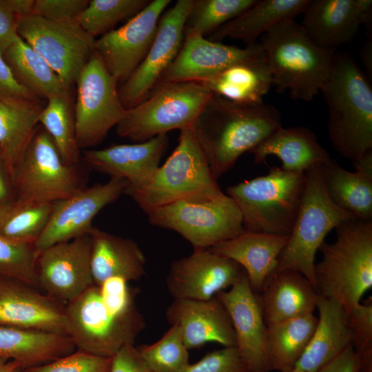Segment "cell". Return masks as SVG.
Instances as JSON below:
<instances>
[{"label":"cell","mask_w":372,"mask_h":372,"mask_svg":"<svg viewBox=\"0 0 372 372\" xmlns=\"http://www.w3.org/2000/svg\"><path fill=\"white\" fill-rule=\"evenodd\" d=\"M128 282L119 277L108 278L65 304L66 333L76 349L112 358L123 347L134 345L145 323L136 307V291Z\"/></svg>","instance_id":"6da1fadb"},{"label":"cell","mask_w":372,"mask_h":372,"mask_svg":"<svg viewBox=\"0 0 372 372\" xmlns=\"http://www.w3.org/2000/svg\"><path fill=\"white\" fill-rule=\"evenodd\" d=\"M281 127L280 113L271 105L239 103L213 94L192 128L217 179Z\"/></svg>","instance_id":"7a4b0ae2"},{"label":"cell","mask_w":372,"mask_h":372,"mask_svg":"<svg viewBox=\"0 0 372 372\" xmlns=\"http://www.w3.org/2000/svg\"><path fill=\"white\" fill-rule=\"evenodd\" d=\"M320 92L328 107V133L333 148L351 161L372 150V87L350 54L335 53Z\"/></svg>","instance_id":"3957f363"},{"label":"cell","mask_w":372,"mask_h":372,"mask_svg":"<svg viewBox=\"0 0 372 372\" xmlns=\"http://www.w3.org/2000/svg\"><path fill=\"white\" fill-rule=\"evenodd\" d=\"M335 229V240L319 249L322 258L315 264L314 287L347 313L372 287V221L351 220Z\"/></svg>","instance_id":"277c9868"},{"label":"cell","mask_w":372,"mask_h":372,"mask_svg":"<svg viewBox=\"0 0 372 372\" xmlns=\"http://www.w3.org/2000/svg\"><path fill=\"white\" fill-rule=\"evenodd\" d=\"M272 77V86L291 99L311 101L321 90L331 70L335 52L322 49L295 20L282 21L259 41Z\"/></svg>","instance_id":"5b68a950"},{"label":"cell","mask_w":372,"mask_h":372,"mask_svg":"<svg viewBox=\"0 0 372 372\" xmlns=\"http://www.w3.org/2000/svg\"><path fill=\"white\" fill-rule=\"evenodd\" d=\"M124 193L146 214L179 201L207 202L225 195L192 126L180 130L176 147L150 178Z\"/></svg>","instance_id":"8992f818"},{"label":"cell","mask_w":372,"mask_h":372,"mask_svg":"<svg viewBox=\"0 0 372 372\" xmlns=\"http://www.w3.org/2000/svg\"><path fill=\"white\" fill-rule=\"evenodd\" d=\"M322 165L316 164L304 172V186L298 212L273 271H296L313 286L316 254L325 237L344 223L357 219L335 205L329 196L323 180Z\"/></svg>","instance_id":"52a82bcc"},{"label":"cell","mask_w":372,"mask_h":372,"mask_svg":"<svg viewBox=\"0 0 372 372\" xmlns=\"http://www.w3.org/2000/svg\"><path fill=\"white\" fill-rule=\"evenodd\" d=\"M305 180L304 172L273 167L263 176L227 189L238 207L245 231L289 236L296 220Z\"/></svg>","instance_id":"ba28073f"},{"label":"cell","mask_w":372,"mask_h":372,"mask_svg":"<svg viewBox=\"0 0 372 372\" xmlns=\"http://www.w3.org/2000/svg\"><path fill=\"white\" fill-rule=\"evenodd\" d=\"M212 94L198 82L158 84L143 101L125 110L116 134L141 143L191 127Z\"/></svg>","instance_id":"9c48e42d"},{"label":"cell","mask_w":372,"mask_h":372,"mask_svg":"<svg viewBox=\"0 0 372 372\" xmlns=\"http://www.w3.org/2000/svg\"><path fill=\"white\" fill-rule=\"evenodd\" d=\"M16 200L50 203L83 187L79 165L67 164L46 131L39 125L14 173Z\"/></svg>","instance_id":"30bf717a"},{"label":"cell","mask_w":372,"mask_h":372,"mask_svg":"<svg viewBox=\"0 0 372 372\" xmlns=\"http://www.w3.org/2000/svg\"><path fill=\"white\" fill-rule=\"evenodd\" d=\"M147 214L152 225L177 232L194 249H210L245 231L241 214L227 194L207 202L179 201Z\"/></svg>","instance_id":"8fae6325"},{"label":"cell","mask_w":372,"mask_h":372,"mask_svg":"<svg viewBox=\"0 0 372 372\" xmlns=\"http://www.w3.org/2000/svg\"><path fill=\"white\" fill-rule=\"evenodd\" d=\"M17 33L71 88L95 52L96 39L76 19L50 20L34 14L17 19Z\"/></svg>","instance_id":"7c38bea8"},{"label":"cell","mask_w":372,"mask_h":372,"mask_svg":"<svg viewBox=\"0 0 372 372\" xmlns=\"http://www.w3.org/2000/svg\"><path fill=\"white\" fill-rule=\"evenodd\" d=\"M74 104L76 139L80 149L99 144L124 116L118 83L94 52L76 83Z\"/></svg>","instance_id":"4fadbf2b"},{"label":"cell","mask_w":372,"mask_h":372,"mask_svg":"<svg viewBox=\"0 0 372 372\" xmlns=\"http://www.w3.org/2000/svg\"><path fill=\"white\" fill-rule=\"evenodd\" d=\"M194 0H178L161 16L154 41L145 57L118 87L125 110L143 101L157 85L163 73L178 53L186 19Z\"/></svg>","instance_id":"5bb4252c"},{"label":"cell","mask_w":372,"mask_h":372,"mask_svg":"<svg viewBox=\"0 0 372 372\" xmlns=\"http://www.w3.org/2000/svg\"><path fill=\"white\" fill-rule=\"evenodd\" d=\"M127 186L125 180L110 178L105 183L84 186L70 196L53 203L48 223L34 244L37 252L88 235L94 227L95 216L117 200Z\"/></svg>","instance_id":"9a60e30c"},{"label":"cell","mask_w":372,"mask_h":372,"mask_svg":"<svg viewBox=\"0 0 372 372\" xmlns=\"http://www.w3.org/2000/svg\"><path fill=\"white\" fill-rule=\"evenodd\" d=\"M170 0L150 1L121 27L95 41V52L109 73L122 84L145 57L162 13Z\"/></svg>","instance_id":"2e32d148"},{"label":"cell","mask_w":372,"mask_h":372,"mask_svg":"<svg viewBox=\"0 0 372 372\" xmlns=\"http://www.w3.org/2000/svg\"><path fill=\"white\" fill-rule=\"evenodd\" d=\"M88 235L50 246L39 253L37 271L39 289L64 304L94 284Z\"/></svg>","instance_id":"e0dca14e"},{"label":"cell","mask_w":372,"mask_h":372,"mask_svg":"<svg viewBox=\"0 0 372 372\" xmlns=\"http://www.w3.org/2000/svg\"><path fill=\"white\" fill-rule=\"evenodd\" d=\"M243 271L236 262L209 249H194L172 262L166 285L174 299L206 300L231 287Z\"/></svg>","instance_id":"ac0fdd59"},{"label":"cell","mask_w":372,"mask_h":372,"mask_svg":"<svg viewBox=\"0 0 372 372\" xmlns=\"http://www.w3.org/2000/svg\"><path fill=\"white\" fill-rule=\"evenodd\" d=\"M264 55L258 41L240 48L206 39L200 35L188 36L184 37L178 53L164 71L157 85L201 82L233 65Z\"/></svg>","instance_id":"d6986e66"},{"label":"cell","mask_w":372,"mask_h":372,"mask_svg":"<svg viewBox=\"0 0 372 372\" xmlns=\"http://www.w3.org/2000/svg\"><path fill=\"white\" fill-rule=\"evenodd\" d=\"M216 296L229 314L235 347L249 371H270L265 349L267 324L258 294L251 289L245 271L237 282Z\"/></svg>","instance_id":"ffe728a7"},{"label":"cell","mask_w":372,"mask_h":372,"mask_svg":"<svg viewBox=\"0 0 372 372\" xmlns=\"http://www.w3.org/2000/svg\"><path fill=\"white\" fill-rule=\"evenodd\" d=\"M22 281L0 277V326L67 335L65 304Z\"/></svg>","instance_id":"44dd1931"},{"label":"cell","mask_w":372,"mask_h":372,"mask_svg":"<svg viewBox=\"0 0 372 372\" xmlns=\"http://www.w3.org/2000/svg\"><path fill=\"white\" fill-rule=\"evenodd\" d=\"M165 317L171 325L180 329L188 349L209 342L236 347L230 318L216 296L206 300L174 299L166 309Z\"/></svg>","instance_id":"7402d4cb"},{"label":"cell","mask_w":372,"mask_h":372,"mask_svg":"<svg viewBox=\"0 0 372 372\" xmlns=\"http://www.w3.org/2000/svg\"><path fill=\"white\" fill-rule=\"evenodd\" d=\"M168 142L167 134H161L141 143L84 149L82 158L95 170L110 178L125 180L126 189L134 188L146 181L158 168Z\"/></svg>","instance_id":"603a6c76"},{"label":"cell","mask_w":372,"mask_h":372,"mask_svg":"<svg viewBox=\"0 0 372 372\" xmlns=\"http://www.w3.org/2000/svg\"><path fill=\"white\" fill-rule=\"evenodd\" d=\"M301 26L320 48L335 52L352 41L361 25L357 0H309Z\"/></svg>","instance_id":"cb8c5ba5"},{"label":"cell","mask_w":372,"mask_h":372,"mask_svg":"<svg viewBox=\"0 0 372 372\" xmlns=\"http://www.w3.org/2000/svg\"><path fill=\"white\" fill-rule=\"evenodd\" d=\"M288 238L245 230L209 249L238 264L245 271L251 289L259 294L275 270Z\"/></svg>","instance_id":"d4e9b609"},{"label":"cell","mask_w":372,"mask_h":372,"mask_svg":"<svg viewBox=\"0 0 372 372\" xmlns=\"http://www.w3.org/2000/svg\"><path fill=\"white\" fill-rule=\"evenodd\" d=\"M258 296L268 325L313 313L318 293L300 273L286 269L273 272Z\"/></svg>","instance_id":"484cf974"},{"label":"cell","mask_w":372,"mask_h":372,"mask_svg":"<svg viewBox=\"0 0 372 372\" xmlns=\"http://www.w3.org/2000/svg\"><path fill=\"white\" fill-rule=\"evenodd\" d=\"M94 284L112 277L138 280L145 273V256L133 240L93 227L89 234Z\"/></svg>","instance_id":"4316f807"},{"label":"cell","mask_w":372,"mask_h":372,"mask_svg":"<svg viewBox=\"0 0 372 372\" xmlns=\"http://www.w3.org/2000/svg\"><path fill=\"white\" fill-rule=\"evenodd\" d=\"M318 322L313 335L293 369L318 372L352 345L347 314L335 300L318 295Z\"/></svg>","instance_id":"83f0119b"},{"label":"cell","mask_w":372,"mask_h":372,"mask_svg":"<svg viewBox=\"0 0 372 372\" xmlns=\"http://www.w3.org/2000/svg\"><path fill=\"white\" fill-rule=\"evenodd\" d=\"M250 153L254 155L255 164L265 162L268 156L273 155L281 161L282 169L294 172H304L316 164L324 165L332 160L315 134L300 126H282Z\"/></svg>","instance_id":"f1b7e54d"},{"label":"cell","mask_w":372,"mask_h":372,"mask_svg":"<svg viewBox=\"0 0 372 372\" xmlns=\"http://www.w3.org/2000/svg\"><path fill=\"white\" fill-rule=\"evenodd\" d=\"M39 99L0 96V155L13 176L39 125Z\"/></svg>","instance_id":"f546056e"},{"label":"cell","mask_w":372,"mask_h":372,"mask_svg":"<svg viewBox=\"0 0 372 372\" xmlns=\"http://www.w3.org/2000/svg\"><path fill=\"white\" fill-rule=\"evenodd\" d=\"M75 350L67 335L0 326V355L17 362L22 369L46 364Z\"/></svg>","instance_id":"4dcf8cb0"},{"label":"cell","mask_w":372,"mask_h":372,"mask_svg":"<svg viewBox=\"0 0 372 372\" xmlns=\"http://www.w3.org/2000/svg\"><path fill=\"white\" fill-rule=\"evenodd\" d=\"M309 0H262L256 2L245 12L213 32L209 40L221 42L226 38L239 39L247 45L275 25L295 20L302 14Z\"/></svg>","instance_id":"1f68e13d"},{"label":"cell","mask_w":372,"mask_h":372,"mask_svg":"<svg viewBox=\"0 0 372 372\" xmlns=\"http://www.w3.org/2000/svg\"><path fill=\"white\" fill-rule=\"evenodd\" d=\"M213 94L243 104L262 103L272 86V77L264 56L233 65L205 81L198 82Z\"/></svg>","instance_id":"d6a6232c"},{"label":"cell","mask_w":372,"mask_h":372,"mask_svg":"<svg viewBox=\"0 0 372 372\" xmlns=\"http://www.w3.org/2000/svg\"><path fill=\"white\" fill-rule=\"evenodd\" d=\"M313 313L267 325L266 355L269 370L290 372L305 351L316 329Z\"/></svg>","instance_id":"836d02e7"},{"label":"cell","mask_w":372,"mask_h":372,"mask_svg":"<svg viewBox=\"0 0 372 372\" xmlns=\"http://www.w3.org/2000/svg\"><path fill=\"white\" fill-rule=\"evenodd\" d=\"M3 55L17 82L39 99H47L71 89L19 36Z\"/></svg>","instance_id":"e575fe53"},{"label":"cell","mask_w":372,"mask_h":372,"mask_svg":"<svg viewBox=\"0 0 372 372\" xmlns=\"http://www.w3.org/2000/svg\"><path fill=\"white\" fill-rule=\"evenodd\" d=\"M327 192L333 202L358 220L372 218V176L344 169L331 160L322 165Z\"/></svg>","instance_id":"d590c367"},{"label":"cell","mask_w":372,"mask_h":372,"mask_svg":"<svg viewBox=\"0 0 372 372\" xmlns=\"http://www.w3.org/2000/svg\"><path fill=\"white\" fill-rule=\"evenodd\" d=\"M39 116V123L49 134L62 159L78 165L81 159L75 132L74 105L70 89L50 96Z\"/></svg>","instance_id":"8d00e7d4"},{"label":"cell","mask_w":372,"mask_h":372,"mask_svg":"<svg viewBox=\"0 0 372 372\" xmlns=\"http://www.w3.org/2000/svg\"><path fill=\"white\" fill-rule=\"evenodd\" d=\"M52 204L15 200L0 208V236L34 245L45 229Z\"/></svg>","instance_id":"74e56055"},{"label":"cell","mask_w":372,"mask_h":372,"mask_svg":"<svg viewBox=\"0 0 372 372\" xmlns=\"http://www.w3.org/2000/svg\"><path fill=\"white\" fill-rule=\"evenodd\" d=\"M147 0H91L76 17L80 26L96 39L114 30L124 19H130L147 6Z\"/></svg>","instance_id":"f35d334b"},{"label":"cell","mask_w":372,"mask_h":372,"mask_svg":"<svg viewBox=\"0 0 372 372\" xmlns=\"http://www.w3.org/2000/svg\"><path fill=\"white\" fill-rule=\"evenodd\" d=\"M257 0H194L185 21L184 37L211 34L237 17Z\"/></svg>","instance_id":"ab89813d"},{"label":"cell","mask_w":372,"mask_h":372,"mask_svg":"<svg viewBox=\"0 0 372 372\" xmlns=\"http://www.w3.org/2000/svg\"><path fill=\"white\" fill-rule=\"evenodd\" d=\"M137 349L152 372H180L189 364V349L176 325H171L156 342Z\"/></svg>","instance_id":"60d3db41"},{"label":"cell","mask_w":372,"mask_h":372,"mask_svg":"<svg viewBox=\"0 0 372 372\" xmlns=\"http://www.w3.org/2000/svg\"><path fill=\"white\" fill-rule=\"evenodd\" d=\"M38 255L32 244L18 243L0 236V277L16 279L40 290Z\"/></svg>","instance_id":"b9f144b4"},{"label":"cell","mask_w":372,"mask_h":372,"mask_svg":"<svg viewBox=\"0 0 372 372\" xmlns=\"http://www.w3.org/2000/svg\"><path fill=\"white\" fill-rule=\"evenodd\" d=\"M112 358L100 357L76 349L74 352L24 372H110Z\"/></svg>","instance_id":"7bdbcfd3"},{"label":"cell","mask_w":372,"mask_h":372,"mask_svg":"<svg viewBox=\"0 0 372 372\" xmlns=\"http://www.w3.org/2000/svg\"><path fill=\"white\" fill-rule=\"evenodd\" d=\"M180 372H249L235 347L213 351Z\"/></svg>","instance_id":"ee69618b"},{"label":"cell","mask_w":372,"mask_h":372,"mask_svg":"<svg viewBox=\"0 0 372 372\" xmlns=\"http://www.w3.org/2000/svg\"><path fill=\"white\" fill-rule=\"evenodd\" d=\"M346 314L354 349L372 346V298L360 302Z\"/></svg>","instance_id":"f6af8a7d"},{"label":"cell","mask_w":372,"mask_h":372,"mask_svg":"<svg viewBox=\"0 0 372 372\" xmlns=\"http://www.w3.org/2000/svg\"><path fill=\"white\" fill-rule=\"evenodd\" d=\"M87 3V0H35L32 14L50 20L74 19Z\"/></svg>","instance_id":"bcb514c9"},{"label":"cell","mask_w":372,"mask_h":372,"mask_svg":"<svg viewBox=\"0 0 372 372\" xmlns=\"http://www.w3.org/2000/svg\"><path fill=\"white\" fill-rule=\"evenodd\" d=\"M110 372H152L142 360L137 348L129 345L112 358Z\"/></svg>","instance_id":"7dc6e473"},{"label":"cell","mask_w":372,"mask_h":372,"mask_svg":"<svg viewBox=\"0 0 372 372\" xmlns=\"http://www.w3.org/2000/svg\"><path fill=\"white\" fill-rule=\"evenodd\" d=\"M19 37L17 33V18L6 4L0 0V50L5 51Z\"/></svg>","instance_id":"c3c4849f"},{"label":"cell","mask_w":372,"mask_h":372,"mask_svg":"<svg viewBox=\"0 0 372 372\" xmlns=\"http://www.w3.org/2000/svg\"><path fill=\"white\" fill-rule=\"evenodd\" d=\"M0 96H14L39 99L19 84L14 77L0 50Z\"/></svg>","instance_id":"681fc988"},{"label":"cell","mask_w":372,"mask_h":372,"mask_svg":"<svg viewBox=\"0 0 372 372\" xmlns=\"http://www.w3.org/2000/svg\"><path fill=\"white\" fill-rule=\"evenodd\" d=\"M357 357L353 345L323 366L318 372H356Z\"/></svg>","instance_id":"f907efd6"},{"label":"cell","mask_w":372,"mask_h":372,"mask_svg":"<svg viewBox=\"0 0 372 372\" xmlns=\"http://www.w3.org/2000/svg\"><path fill=\"white\" fill-rule=\"evenodd\" d=\"M16 200L14 176L0 155V208L8 205Z\"/></svg>","instance_id":"816d5d0a"},{"label":"cell","mask_w":372,"mask_h":372,"mask_svg":"<svg viewBox=\"0 0 372 372\" xmlns=\"http://www.w3.org/2000/svg\"><path fill=\"white\" fill-rule=\"evenodd\" d=\"M17 19L32 14L35 0H4Z\"/></svg>","instance_id":"f5cc1de1"},{"label":"cell","mask_w":372,"mask_h":372,"mask_svg":"<svg viewBox=\"0 0 372 372\" xmlns=\"http://www.w3.org/2000/svg\"><path fill=\"white\" fill-rule=\"evenodd\" d=\"M354 350L357 357L356 372H372V346Z\"/></svg>","instance_id":"db71d44e"},{"label":"cell","mask_w":372,"mask_h":372,"mask_svg":"<svg viewBox=\"0 0 372 372\" xmlns=\"http://www.w3.org/2000/svg\"><path fill=\"white\" fill-rule=\"evenodd\" d=\"M351 163L355 171L372 176V150L366 152L358 159L352 161Z\"/></svg>","instance_id":"11a10c76"},{"label":"cell","mask_w":372,"mask_h":372,"mask_svg":"<svg viewBox=\"0 0 372 372\" xmlns=\"http://www.w3.org/2000/svg\"><path fill=\"white\" fill-rule=\"evenodd\" d=\"M361 59L365 65L366 71L371 76L372 74V40L371 37L368 39L364 45L361 52Z\"/></svg>","instance_id":"9f6ffc18"},{"label":"cell","mask_w":372,"mask_h":372,"mask_svg":"<svg viewBox=\"0 0 372 372\" xmlns=\"http://www.w3.org/2000/svg\"><path fill=\"white\" fill-rule=\"evenodd\" d=\"M19 367L17 362L0 355V372H14Z\"/></svg>","instance_id":"6f0895ef"},{"label":"cell","mask_w":372,"mask_h":372,"mask_svg":"<svg viewBox=\"0 0 372 372\" xmlns=\"http://www.w3.org/2000/svg\"><path fill=\"white\" fill-rule=\"evenodd\" d=\"M14 372H24V371L21 367H19Z\"/></svg>","instance_id":"680465c9"},{"label":"cell","mask_w":372,"mask_h":372,"mask_svg":"<svg viewBox=\"0 0 372 372\" xmlns=\"http://www.w3.org/2000/svg\"><path fill=\"white\" fill-rule=\"evenodd\" d=\"M290 372H304L299 369H293Z\"/></svg>","instance_id":"91938a15"},{"label":"cell","mask_w":372,"mask_h":372,"mask_svg":"<svg viewBox=\"0 0 372 372\" xmlns=\"http://www.w3.org/2000/svg\"><path fill=\"white\" fill-rule=\"evenodd\" d=\"M264 372H270V371H264Z\"/></svg>","instance_id":"94428289"}]
</instances>
